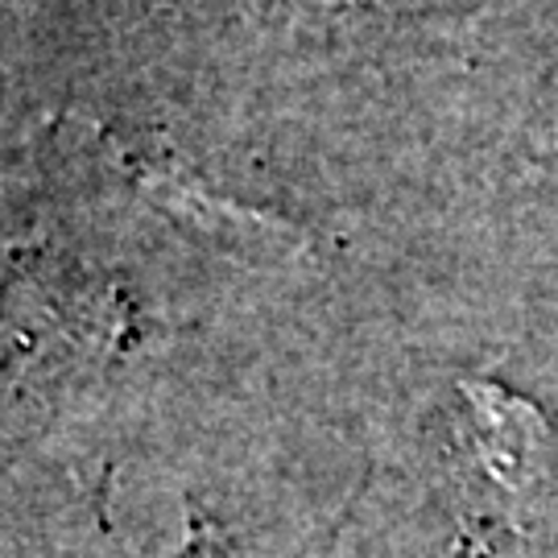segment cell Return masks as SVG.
Listing matches in <instances>:
<instances>
[{
	"label": "cell",
	"instance_id": "1",
	"mask_svg": "<svg viewBox=\"0 0 558 558\" xmlns=\"http://www.w3.org/2000/svg\"><path fill=\"white\" fill-rule=\"evenodd\" d=\"M463 414L451 422L456 484L472 500L480 525L518 521L521 497L538 480L546 422L530 401L505 393L488 380H459Z\"/></svg>",
	"mask_w": 558,
	"mask_h": 558
},
{
	"label": "cell",
	"instance_id": "2",
	"mask_svg": "<svg viewBox=\"0 0 558 558\" xmlns=\"http://www.w3.org/2000/svg\"><path fill=\"white\" fill-rule=\"evenodd\" d=\"M186 513H191V542H186V550H182L179 558H248L236 542L223 534L220 521L211 518V513H207L195 497H186ZM336 538H339V534H336ZM336 538H331V546L323 550V558H331V550H336Z\"/></svg>",
	"mask_w": 558,
	"mask_h": 558
}]
</instances>
